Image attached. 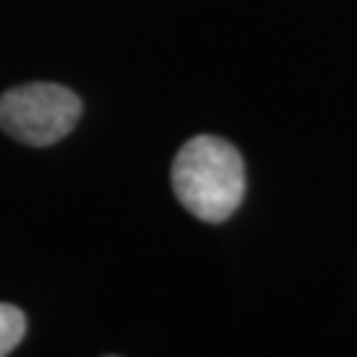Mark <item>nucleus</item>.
Here are the masks:
<instances>
[{
    "instance_id": "obj_1",
    "label": "nucleus",
    "mask_w": 357,
    "mask_h": 357,
    "mask_svg": "<svg viewBox=\"0 0 357 357\" xmlns=\"http://www.w3.org/2000/svg\"><path fill=\"white\" fill-rule=\"evenodd\" d=\"M172 191L193 217L204 222L228 220L246 193V167L238 149L217 135L191 138L175 156Z\"/></svg>"
},
{
    "instance_id": "obj_2",
    "label": "nucleus",
    "mask_w": 357,
    "mask_h": 357,
    "mask_svg": "<svg viewBox=\"0 0 357 357\" xmlns=\"http://www.w3.org/2000/svg\"><path fill=\"white\" fill-rule=\"evenodd\" d=\"M82 101L64 85L29 82L0 96V128L26 146H53L77 128Z\"/></svg>"
},
{
    "instance_id": "obj_3",
    "label": "nucleus",
    "mask_w": 357,
    "mask_h": 357,
    "mask_svg": "<svg viewBox=\"0 0 357 357\" xmlns=\"http://www.w3.org/2000/svg\"><path fill=\"white\" fill-rule=\"evenodd\" d=\"M26 333V318L19 307L0 302V357L13 352Z\"/></svg>"
}]
</instances>
